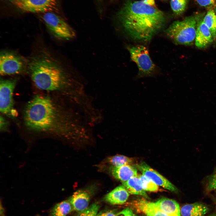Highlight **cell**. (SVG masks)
Returning a JSON list of instances; mask_svg holds the SVG:
<instances>
[{
    "label": "cell",
    "mask_w": 216,
    "mask_h": 216,
    "mask_svg": "<svg viewBox=\"0 0 216 216\" xmlns=\"http://www.w3.org/2000/svg\"><path fill=\"white\" fill-rule=\"evenodd\" d=\"M42 19L51 34L58 40H68L74 38V30L60 16L52 12L44 13Z\"/></svg>",
    "instance_id": "cell-5"
},
{
    "label": "cell",
    "mask_w": 216,
    "mask_h": 216,
    "mask_svg": "<svg viewBox=\"0 0 216 216\" xmlns=\"http://www.w3.org/2000/svg\"><path fill=\"white\" fill-rule=\"evenodd\" d=\"M129 194L143 196L148 198V196L143 188L138 175L128 181L122 182Z\"/></svg>",
    "instance_id": "cell-18"
},
{
    "label": "cell",
    "mask_w": 216,
    "mask_h": 216,
    "mask_svg": "<svg viewBox=\"0 0 216 216\" xmlns=\"http://www.w3.org/2000/svg\"><path fill=\"white\" fill-rule=\"evenodd\" d=\"M73 210L69 200H65L56 204L51 211L52 216H66Z\"/></svg>",
    "instance_id": "cell-20"
},
{
    "label": "cell",
    "mask_w": 216,
    "mask_h": 216,
    "mask_svg": "<svg viewBox=\"0 0 216 216\" xmlns=\"http://www.w3.org/2000/svg\"><path fill=\"white\" fill-rule=\"evenodd\" d=\"M63 64L48 49L40 48L28 59L27 70L39 88L54 91L66 82L68 73Z\"/></svg>",
    "instance_id": "cell-2"
},
{
    "label": "cell",
    "mask_w": 216,
    "mask_h": 216,
    "mask_svg": "<svg viewBox=\"0 0 216 216\" xmlns=\"http://www.w3.org/2000/svg\"><path fill=\"white\" fill-rule=\"evenodd\" d=\"M100 208L99 204L95 202L85 210L80 212L77 216H96Z\"/></svg>",
    "instance_id": "cell-24"
},
{
    "label": "cell",
    "mask_w": 216,
    "mask_h": 216,
    "mask_svg": "<svg viewBox=\"0 0 216 216\" xmlns=\"http://www.w3.org/2000/svg\"><path fill=\"white\" fill-rule=\"evenodd\" d=\"M116 216H136L130 208H126L116 214Z\"/></svg>",
    "instance_id": "cell-27"
},
{
    "label": "cell",
    "mask_w": 216,
    "mask_h": 216,
    "mask_svg": "<svg viewBox=\"0 0 216 216\" xmlns=\"http://www.w3.org/2000/svg\"><path fill=\"white\" fill-rule=\"evenodd\" d=\"M132 61L137 64L139 69L138 77L152 76L155 66L151 59L147 49L141 45L127 47Z\"/></svg>",
    "instance_id": "cell-7"
},
{
    "label": "cell",
    "mask_w": 216,
    "mask_h": 216,
    "mask_svg": "<svg viewBox=\"0 0 216 216\" xmlns=\"http://www.w3.org/2000/svg\"><path fill=\"white\" fill-rule=\"evenodd\" d=\"M196 26V18L190 16L182 21L174 22L166 30L165 33L176 44L190 45L195 39Z\"/></svg>",
    "instance_id": "cell-4"
},
{
    "label": "cell",
    "mask_w": 216,
    "mask_h": 216,
    "mask_svg": "<svg viewBox=\"0 0 216 216\" xmlns=\"http://www.w3.org/2000/svg\"><path fill=\"white\" fill-rule=\"evenodd\" d=\"M188 1V0H171L170 6L174 13L178 15L182 14L186 8Z\"/></svg>",
    "instance_id": "cell-22"
},
{
    "label": "cell",
    "mask_w": 216,
    "mask_h": 216,
    "mask_svg": "<svg viewBox=\"0 0 216 216\" xmlns=\"http://www.w3.org/2000/svg\"></svg>",
    "instance_id": "cell-32"
},
{
    "label": "cell",
    "mask_w": 216,
    "mask_h": 216,
    "mask_svg": "<svg viewBox=\"0 0 216 216\" xmlns=\"http://www.w3.org/2000/svg\"><path fill=\"white\" fill-rule=\"evenodd\" d=\"M16 81L2 80L0 83V110L9 116H16L17 112L14 108L13 94Z\"/></svg>",
    "instance_id": "cell-9"
},
{
    "label": "cell",
    "mask_w": 216,
    "mask_h": 216,
    "mask_svg": "<svg viewBox=\"0 0 216 216\" xmlns=\"http://www.w3.org/2000/svg\"><path fill=\"white\" fill-rule=\"evenodd\" d=\"M203 20L209 29L214 40H216V13L214 10L210 8Z\"/></svg>",
    "instance_id": "cell-19"
},
{
    "label": "cell",
    "mask_w": 216,
    "mask_h": 216,
    "mask_svg": "<svg viewBox=\"0 0 216 216\" xmlns=\"http://www.w3.org/2000/svg\"><path fill=\"white\" fill-rule=\"evenodd\" d=\"M16 7L28 13H45L57 10V0H9Z\"/></svg>",
    "instance_id": "cell-8"
},
{
    "label": "cell",
    "mask_w": 216,
    "mask_h": 216,
    "mask_svg": "<svg viewBox=\"0 0 216 216\" xmlns=\"http://www.w3.org/2000/svg\"><path fill=\"white\" fill-rule=\"evenodd\" d=\"M208 211L207 206L199 202L184 205L180 208L182 216H204Z\"/></svg>",
    "instance_id": "cell-17"
},
{
    "label": "cell",
    "mask_w": 216,
    "mask_h": 216,
    "mask_svg": "<svg viewBox=\"0 0 216 216\" xmlns=\"http://www.w3.org/2000/svg\"><path fill=\"white\" fill-rule=\"evenodd\" d=\"M28 60L22 56L8 50L0 54V73L2 76L14 75L27 70Z\"/></svg>",
    "instance_id": "cell-6"
},
{
    "label": "cell",
    "mask_w": 216,
    "mask_h": 216,
    "mask_svg": "<svg viewBox=\"0 0 216 216\" xmlns=\"http://www.w3.org/2000/svg\"><path fill=\"white\" fill-rule=\"evenodd\" d=\"M142 186L145 191L156 192L158 190L159 186L143 175H139Z\"/></svg>",
    "instance_id": "cell-23"
},
{
    "label": "cell",
    "mask_w": 216,
    "mask_h": 216,
    "mask_svg": "<svg viewBox=\"0 0 216 216\" xmlns=\"http://www.w3.org/2000/svg\"><path fill=\"white\" fill-rule=\"evenodd\" d=\"M129 193L123 185L116 187L106 194L104 200L112 205H121L128 200Z\"/></svg>",
    "instance_id": "cell-15"
},
{
    "label": "cell",
    "mask_w": 216,
    "mask_h": 216,
    "mask_svg": "<svg viewBox=\"0 0 216 216\" xmlns=\"http://www.w3.org/2000/svg\"><path fill=\"white\" fill-rule=\"evenodd\" d=\"M6 124L4 119L3 117L0 116V128H3L4 127Z\"/></svg>",
    "instance_id": "cell-30"
},
{
    "label": "cell",
    "mask_w": 216,
    "mask_h": 216,
    "mask_svg": "<svg viewBox=\"0 0 216 216\" xmlns=\"http://www.w3.org/2000/svg\"><path fill=\"white\" fill-rule=\"evenodd\" d=\"M125 30L133 38L147 41L163 26L164 13L142 0H128L118 14Z\"/></svg>",
    "instance_id": "cell-1"
},
{
    "label": "cell",
    "mask_w": 216,
    "mask_h": 216,
    "mask_svg": "<svg viewBox=\"0 0 216 216\" xmlns=\"http://www.w3.org/2000/svg\"><path fill=\"white\" fill-rule=\"evenodd\" d=\"M137 169L136 166L128 165L118 167L110 166L109 170L114 178L123 182L137 176Z\"/></svg>",
    "instance_id": "cell-14"
},
{
    "label": "cell",
    "mask_w": 216,
    "mask_h": 216,
    "mask_svg": "<svg viewBox=\"0 0 216 216\" xmlns=\"http://www.w3.org/2000/svg\"><path fill=\"white\" fill-rule=\"evenodd\" d=\"M91 198V194L86 190H77L73 194L68 200L73 210L80 212L88 207Z\"/></svg>",
    "instance_id": "cell-13"
},
{
    "label": "cell",
    "mask_w": 216,
    "mask_h": 216,
    "mask_svg": "<svg viewBox=\"0 0 216 216\" xmlns=\"http://www.w3.org/2000/svg\"><path fill=\"white\" fill-rule=\"evenodd\" d=\"M106 161L110 166L118 167L128 165H132L133 159L127 156L116 155L109 157Z\"/></svg>",
    "instance_id": "cell-21"
},
{
    "label": "cell",
    "mask_w": 216,
    "mask_h": 216,
    "mask_svg": "<svg viewBox=\"0 0 216 216\" xmlns=\"http://www.w3.org/2000/svg\"><path fill=\"white\" fill-rule=\"evenodd\" d=\"M24 120L27 127L36 131L56 132L61 125V115L55 104L49 97L40 95L27 104Z\"/></svg>",
    "instance_id": "cell-3"
},
{
    "label": "cell",
    "mask_w": 216,
    "mask_h": 216,
    "mask_svg": "<svg viewBox=\"0 0 216 216\" xmlns=\"http://www.w3.org/2000/svg\"><path fill=\"white\" fill-rule=\"evenodd\" d=\"M206 189L208 191L216 190V171L208 178Z\"/></svg>",
    "instance_id": "cell-25"
},
{
    "label": "cell",
    "mask_w": 216,
    "mask_h": 216,
    "mask_svg": "<svg viewBox=\"0 0 216 216\" xmlns=\"http://www.w3.org/2000/svg\"><path fill=\"white\" fill-rule=\"evenodd\" d=\"M136 166L142 175L151 180L158 186L162 187L172 192H178V190L175 186L145 162H142Z\"/></svg>",
    "instance_id": "cell-10"
},
{
    "label": "cell",
    "mask_w": 216,
    "mask_h": 216,
    "mask_svg": "<svg viewBox=\"0 0 216 216\" xmlns=\"http://www.w3.org/2000/svg\"><path fill=\"white\" fill-rule=\"evenodd\" d=\"M153 202L158 208L170 216H182L179 204L174 200L163 197Z\"/></svg>",
    "instance_id": "cell-16"
},
{
    "label": "cell",
    "mask_w": 216,
    "mask_h": 216,
    "mask_svg": "<svg viewBox=\"0 0 216 216\" xmlns=\"http://www.w3.org/2000/svg\"><path fill=\"white\" fill-rule=\"evenodd\" d=\"M196 18L197 26L195 38L196 46L199 48L206 47L214 41L208 28L203 19Z\"/></svg>",
    "instance_id": "cell-11"
},
{
    "label": "cell",
    "mask_w": 216,
    "mask_h": 216,
    "mask_svg": "<svg viewBox=\"0 0 216 216\" xmlns=\"http://www.w3.org/2000/svg\"><path fill=\"white\" fill-rule=\"evenodd\" d=\"M116 214L113 210H107L100 212L96 216H116Z\"/></svg>",
    "instance_id": "cell-28"
},
{
    "label": "cell",
    "mask_w": 216,
    "mask_h": 216,
    "mask_svg": "<svg viewBox=\"0 0 216 216\" xmlns=\"http://www.w3.org/2000/svg\"><path fill=\"white\" fill-rule=\"evenodd\" d=\"M131 205L137 212L143 213L146 216H170L158 208L153 202L144 199L134 200Z\"/></svg>",
    "instance_id": "cell-12"
},
{
    "label": "cell",
    "mask_w": 216,
    "mask_h": 216,
    "mask_svg": "<svg viewBox=\"0 0 216 216\" xmlns=\"http://www.w3.org/2000/svg\"><path fill=\"white\" fill-rule=\"evenodd\" d=\"M200 6L203 7L214 6L216 3V0H195Z\"/></svg>",
    "instance_id": "cell-26"
},
{
    "label": "cell",
    "mask_w": 216,
    "mask_h": 216,
    "mask_svg": "<svg viewBox=\"0 0 216 216\" xmlns=\"http://www.w3.org/2000/svg\"><path fill=\"white\" fill-rule=\"evenodd\" d=\"M145 3L154 7L155 3L154 0H142Z\"/></svg>",
    "instance_id": "cell-29"
},
{
    "label": "cell",
    "mask_w": 216,
    "mask_h": 216,
    "mask_svg": "<svg viewBox=\"0 0 216 216\" xmlns=\"http://www.w3.org/2000/svg\"><path fill=\"white\" fill-rule=\"evenodd\" d=\"M4 209L3 207L2 206L1 204L0 207V216H4Z\"/></svg>",
    "instance_id": "cell-31"
}]
</instances>
